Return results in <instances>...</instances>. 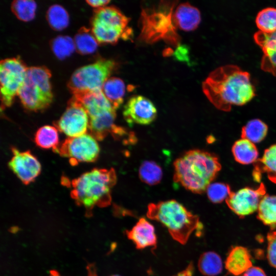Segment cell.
Returning <instances> with one entry per match:
<instances>
[{
  "instance_id": "1",
  "label": "cell",
  "mask_w": 276,
  "mask_h": 276,
  "mask_svg": "<svg viewBox=\"0 0 276 276\" xmlns=\"http://www.w3.org/2000/svg\"><path fill=\"white\" fill-rule=\"evenodd\" d=\"M203 93L218 109L229 111L232 106L243 105L256 96L250 74L235 65L220 66L202 82Z\"/></svg>"
},
{
  "instance_id": "2",
  "label": "cell",
  "mask_w": 276,
  "mask_h": 276,
  "mask_svg": "<svg viewBox=\"0 0 276 276\" xmlns=\"http://www.w3.org/2000/svg\"><path fill=\"white\" fill-rule=\"evenodd\" d=\"M173 165L174 181L196 194L206 191L221 169L216 155L199 149L186 152Z\"/></svg>"
},
{
  "instance_id": "3",
  "label": "cell",
  "mask_w": 276,
  "mask_h": 276,
  "mask_svg": "<svg viewBox=\"0 0 276 276\" xmlns=\"http://www.w3.org/2000/svg\"><path fill=\"white\" fill-rule=\"evenodd\" d=\"M116 182L113 168L94 169L72 180L71 195L90 214L95 206L106 207L110 204L111 191Z\"/></svg>"
},
{
  "instance_id": "4",
  "label": "cell",
  "mask_w": 276,
  "mask_h": 276,
  "mask_svg": "<svg viewBox=\"0 0 276 276\" xmlns=\"http://www.w3.org/2000/svg\"><path fill=\"white\" fill-rule=\"evenodd\" d=\"M177 1H162L158 4L142 9L139 39L146 43L163 40L177 47L180 36L174 19V9Z\"/></svg>"
},
{
  "instance_id": "5",
  "label": "cell",
  "mask_w": 276,
  "mask_h": 276,
  "mask_svg": "<svg viewBox=\"0 0 276 276\" xmlns=\"http://www.w3.org/2000/svg\"><path fill=\"white\" fill-rule=\"evenodd\" d=\"M147 216L160 222L171 237L182 244H186L191 234L202 226L197 215L173 199L150 203Z\"/></svg>"
},
{
  "instance_id": "6",
  "label": "cell",
  "mask_w": 276,
  "mask_h": 276,
  "mask_svg": "<svg viewBox=\"0 0 276 276\" xmlns=\"http://www.w3.org/2000/svg\"><path fill=\"white\" fill-rule=\"evenodd\" d=\"M51 73L45 66L28 67L18 96L24 107L31 111H41L53 100L50 78Z\"/></svg>"
},
{
  "instance_id": "7",
  "label": "cell",
  "mask_w": 276,
  "mask_h": 276,
  "mask_svg": "<svg viewBox=\"0 0 276 276\" xmlns=\"http://www.w3.org/2000/svg\"><path fill=\"white\" fill-rule=\"evenodd\" d=\"M130 18L117 7L105 6L94 10L91 30L99 43H117L120 39L130 40L132 30L128 26Z\"/></svg>"
},
{
  "instance_id": "8",
  "label": "cell",
  "mask_w": 276,
  "mask_h": 276,
  "mask_svg": "<svg viewBox=\"0 0 276 276\" xmlns=\"http://www.w3.org/2000/svg\"><path fill=\"white\" fill-rule=\"evenodd\" d=\"M116 66L112 60L99 59L76 70L71 77L67 86L74 97L101 91Z\"/></svg>"
},
{
  "instance_id": "9",
  "label": "cell",
  "mask_w": 276,
  "mask_h": 276,
  "mask_svg": "<svg viewBox=\"0 0 276 276\" xmlns=\"http://www.w3.org/2000/svg\"><path fill=\"white\" fill-rule=\"evenodd\" d=\"M28 67L19 58H7L0 62L2 103L10 106L22 85Z\"/></svg>"
},
{
  "instance_id": "10",
  "label": "cell",
  "mask_w": 276,
  "mask_h": 276,
  "mask_svg": "<svg viewBox=\"0 0 276 276\" xmlns=\"http://www.w3.org/2000/svg\"><path fill=\"white\" fill-rule=\"evenodd\" d=\"M54 151L68 158L73 166L79 163L94 162L98 158L100 147L97 140L90 134L68 137Z\"/></svg>"
},
{
  "instance_id": "11",
  "label": "cell",
  "mask_w": 276,
  "mask_h": 276,
  "mask_svg": "<svg viewBox=\"0 0 276 276\" xmlns=\"http://www.w3.org/2000/svg\"><path fill=\"white\" fill-rule=\"evenodd\" d=\"M89 116L81 102L73 97L69 101L65 111L54 123L58 131L68 137L86 133L89 129Z\"/></svg>"
},
{
  "instance_id": "12",
  "label": "cell",
  "mask_w": 276,
  "mask_h": 276,
  "mask_svg": "<svg viewBox=\"0 0 276 276\" xmlns=\"http://www.w3.org/2000/svg\"><path fill=\"white\" fill-rule=\"evenodd\" d=\"M265 194L266 188L262 183L256 189L246 187L235 192H231L225 201L234 213L242 218L258 210L260 201Z\"/></svg>"
},
{
  "instance_id": "13",
  "label": "cell",
  "mask_w": 276,
  "mask_h": 276,
  "mask_svg": "<svg viewBox=\"0 0 276 276\" xmlns=\"http://www.w3.org/2000/svg\"><path fill=\"white\" fill-rule=\"evenodd\" d=\"M125 121L130 125L137 124L149 125L157 116V109L148 98L141 95L129 98L124 106L123 111Z\"/></svg>"
},
{
  "instance_id": "14",
  "label": "cell",
  "mask_w": 276,
  "mask_h": 276,
  "mask_svg": "<svg viewBox=\"0 0 276 276\" xmlns=\"http://www.w3.org/2000/svg\"><path fill=\"white\" fill-rule=\"evenodd\" d=\"M13 156L8 166L17 177L25 184L33 182L41 172V165L30 151H20L12 148Z\"/></svg>"
},
{
  "instance_id": "15",
  "label": "cell",
  "mask_w": 276,
  "mask_h": 276,
  "mask_svg": "<svg viewBox=\"0 0 276 276\" xmlns=\"http://www.w3.org/2000/svg\"><path fill=\"white\" fill-rule=\"evenodd\" d=\"M254 39L263 52L261 69L276 77V31L271 33L258 31Z\"/></svg>"
},
{
  "instance_id": "16",
  "label": "cell",
  "mask_w": 276,
  "mask_h": 276,
  "mask_svg": "<svg viewBox=\"0 0 276 276\" xmlns=\"http://www.w3.org/2000/svg\"><path fill=\"white\" fill-rule=\"evenodd\" d=\"M126 234L137 249L156 246L157 237L154 227L144 217L141 218L131 229L126 231Z\"/></svg>"
},
{
  "instance_id": "17",
  "label": "cell",
  "mask_w": 276,
  "mask_h": 276,
  "mask_svg": "<svg viewBox=\"0 0 276 276\" xmlns=\"http://www.w3.org/2000/svg\"><path fill=\"white\" fill-rule=\"evenodd\" d=\"M74 97L81 102L89 119L100 116L107 111L116 110L106 98L102 90L88 93Z\"/></svg>"
},
{
  "instance_id": "18",
  "label": "cell",
  "mask_w": 276,
  "mask_h": 276,
  "mask_svg": "<svg viewBox=\"0 0 276 276\" xmlns=\"http://www.w3.org/2000/svg\"><path fill=\"white\" fill-rule=\"evenodd\" d=\"M175 24L179 29L185 31L195 30L201 21L199 10L190 3L179 4L174 12Z\"/></svg>"
},
{
  "instance_id": "19",
  "label": "cell",
  "mask_w": 276,
  "mask_h": 276,
  "mask_svg": "<svg viewBox=\"0 0 276 276\" xmlns=\"http://www.w3.org/2000/svg\"><path fill=\"white\" fill-rule=\"evenodd\" d=\"M252 265L251 256L249 250L241 246L233 247L225 262L226 270L235 275L244 273Z\"/></svg>"
},
{
  "instance_id": "20",
  "label": "cell",
  "mask_w": 276,
  "mask_h": 276,
  "mask_svg": "<svg viewBox=\"0 0 276 276\" xmlns=\"http://www.w3.org/2000/svg\"><path fill=\"white\" fill-rule=\"evenodd\" d=\"M253 177L259 182L261 175L266 173L268 178L276 183V143L266 149L263 156L255 163Z\"/></svg>"
},
{
  "instance_id": "21",
  "label": "cell",
  "mask_w": 276,
  "mask_h": 276,
  "mask_svg": "<svg viewBox=\"0 0 276 276\" xmlns=\"http://www.w3.org/2000/svg\"><path fill=\"white\" fill-rule=\"evenodd\" d=\"M232 153L236 162L248 165L256 162L259 155L258 150L254 143L241 138L234 144Z\"/></svg>"
},
{
  "instance_id": "22",
  "label": "cell",
  "mask_w": 276,
  "mask_h": 276,
  "mask_svg": "<svg viewBox=\"0 0 276 276\" xmlns=\"http://www.w3.org/2000/svg\"><path fill=\"white\" fill-rule=\"evenodd\" d=\"M102 91L113 108L117 110L123 102L125 85L120 78H109L103 86Z\"/></svg>"
},
{
  "instance_id": "23",
  "label": "cell",
  "mask_w": 276,
  "mask_h": 276,
  "mask_svg": "<svg viewBox=\"0 0 276 276\" xmlns=\"http://www.w3.org/2000/svg\"><path fill=\"white\" fill-rule=\"evenodd\" d=\"M257 218L272 230L276 227V195L265 194L259 205Z\"/></svg>"
},
{
  "instance_id": "24",
  "label": "cell",
  "mask_w": 276,
  "mask_h": 276,
  "mask_svg": "<svg viewBox=\"0 0 276 276\" xmlns=\"http://www.w3.org/2000/svg\"><path fill=\"white\" fill-rule=\"evenodd\" d=\"M198 268L204 275H217L222 270V259L215 252L210 251L203 252L198 260Z\"/></svg>"
},
{
  "instance_id": "25",
  "label": "cell",
  "mask_w": 276,
  "mask_h": 276,
  "mask_svg": "<svg viewBox=\"0 0 276 276\" xmlns=\"http://www.w3.org/2000/svg\"><path fill=\"white\" fill-rule=\"evenodd\" d=\"M74 41L76 51L82 55L95 52L99 43L91 30L85 27L79 30L75 36Z\"/></svg>"
},
{
  "instance_id": "26",
  "label": "cell",
  "mask_w": 276,
  "mask_h": 276,
  "mask_svg": "<svg viewBox=\"0 0 276 276\" xmlns=\"http://www.w3.org/2000/svg\"><path fill=\"white\" fill-rule=\"evenodd\" d=\"M34 141L38 147L43 149H52L54 151L59 146L58 130L52 126H43L36 131Z\"/></svg>"
},
{
  "instance_id": "27",
  "label": "cell",
  "mask_w": 276,
  "mask_h": 276,
  "mask_svg": "<svg viewBox=\"0 0 276 276\" xmlns=\"http://www.w3.org/2000/svg\"><path fill=\"white\" fill-rule=\"evenodd\" d=\"M267 131V125L261 120L256 119L248 121L242 127L241 136L253 143H258L265 137Z\"/></svg>"
},
{
  "instance_id": "28",
  "label": "cell",
  "mask_w": 276,
  "mask_h": 276,
  "mask_svg": "<svg viewBox=\"0 0 276 276\" xmlns=\"http://www.w3.org/2000/svg\"><path fill=\"white\" fill-rule=\"evenodd\" d=\"M139 174L140 179L144 183L156 185L160 182L163 176L161 167L152 160H145L140 165Z\"/></svg>"
},
{
  "instance_id": "29",
  "label": "cell",
  "mask_w": 276,
  "mask_h": 276,
  "mask_svg": "<svg viewBox=\"0 0 276 276\" xmlns=\"http://www.w3.org/2000/svg\"><path fill=\"white\" fill-rule=\"evenodd\" d=\"M47 20L52 29L61 31L66 28L69 24V15L61 6L55 4L48 9L46 14Z\"/></svg>"
},
{
  "instance_id": "30",
  "label": "cell",
  "mask_w": 276,
  "mask_h": 276,
  "mask_svg": "<svg viewBox=\"0 0 276 276\" xmlns=\"http://www.w3.org/2000/svg\"><path fill=\"white\" fill-rule=\"evenodd\" d=\"M51 48L57 58L63 60L76 50L74 40L67 36H58L50 42Z\"/></svg>"
},
{
  "instance_id": "31",
  "label": "cell",
  "mask_w": 276,
  "mask_h": 276,
  "mask_svg": "<svg viewBox=\"0 0 276 276\" xmlns=\"http://www.w3.org/2000/svg\"><path fill=\"white\" fill-rule=\"evenodd\" d=\"M256 23L260 31L271 33L276 31V8L268 7L261 10L256 18Z\"/></svg>"
},
{
  "instance_id": "32",
  "label": "cell",
  "mask_w": 276,
  "mask_h": 276,
  "mask_svg": "<svg viewBox=\"0 0 276 276\" xmlns=\"http://www.w3.org/2000/svg\"><path fill=\"white\" fill-rule=\"evenodd\" d=\"M11 9L18 19L29 21L35 17L36 4L34 1L16 0L12 2Z\"/></svg>"
},
{
  "instance_id": "33",
  "label": "cell",
  "mask_w": 276,
  "mask_h": 276,
  "mask_svg": "<svg viewBox=\"0 0 276 276\" xmlns=\"http://www.w3.org/2000/svg\"><path fill=\"white\" fill-rule=\"evenodd\" d=\"M206 191L209 200L215 203L226 200L232 192L229 185L222 182L211 183Z\"/></svg>"
},
{
  "instance_id": "34",
  "label": "cell",
  "mask_w": 276,
  "mask_h": 276,
  "mask_svg": "<svg viewBox=\"0 0 276 276\" xmlns=\"http://www.w3.org/2000/svg\"><path fill=\"white\" fill-rule=\"evenodd\" d=\"M267 258L269 264L276 268V231L272 230L267 236Z\"/></svg>"
},
{
  "instance_id": "35",
  "label": "cell",
  "mask_w": 276,
  "mask_h": 276,
  "mask_svg": "<svg viewBox=\"0 0 276 276\" xmlns=\"http://www.w3.org/2000/svg\"><path fill=\"white\" fill-rule=\"evenodd\" d=\"M188 49L186 45L180 44L177 47L174 53V56L176 59L182 61H188Z\"/></svg>"
},
{
  "instance_id": "36",
  "label": "cell",
  "mask_w": 276,
  "mask_h": 276,
  "mask_svg": "<svg viewBox=\"0 0 276 276\" xmlns=\"http://www.w3.org/2000/svg\"><path fill=\"white\" fill-rule=\"evenodd\" d=\"M243 276H266L264 270L256 266H252L243 273Z\"/></svg>"
},
{
  "instance_id": "37",
  "label": "cell",
  "mask_w": 276,
  "mask_h": 276,
  "mask_svg": "<svg viewBox=\"0 0 276 276\" xmlns=\"http://www.w3.org/2000/svg\"><path fill=\"white\" fill-rule=\"evenodd\" d=\"M86 2L90 6L95 8L96 9L100 8L106 6L110 1L108 0H98V1H91L87 0Z\"/></svg>"
},
{
  "instance_id": "38",
  "label": "cell",
  "mask_w": 276,
  "mask_h": 276,
  "mask_svg": "<svg viewBox=\"0 0 276 276\" xmlns=\"http://www.w3.org/2000/svg\"><path fill=\"white\" fill-rule=\"evenodd\" d=\"M194 267L193 262H190L187 267L182 271L174 276H193Z\"/></svg>"
},
{
  "instance_id": "39",
  "label": "cell",
  "mask_w": 276,
  "mask_h": 276,
  "mask_svg": "<svg viewBox=\"0 0 276 276\" xmlns=\"http://www.w3.org/2000/svg\"><path fill=\"white\" fill-rule=\"evenodd\" d=\"M50 276H62L59 274L57 272L55 271H52L50 273Z\"/></svg>"
},
{
  "instance_id": "40",
  "label": "cell",
  "mask_w": 276,
  "mask_h": 276,
  "mask_svg": "<svg viewBox=\"0 0 276 276\" xmlns=\"http://www.w3.org/2000/svg\"><path fill=\"white\" fill-rule=\"evenodd\" d=\"M110 276H120V275H118V274H113V275H110Z\"/></svg>"
}]
</instances>
